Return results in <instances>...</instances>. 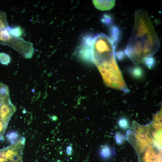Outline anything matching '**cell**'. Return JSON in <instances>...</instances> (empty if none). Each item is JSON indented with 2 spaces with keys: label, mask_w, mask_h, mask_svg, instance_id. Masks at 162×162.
Listing matches in <instances>:
<instances>
[{
  "label": "cell",
  "mask_w": 162,
  "mask_h": 162,
  "mask_svg": "<svg viewBox=\"0 0 162 162\" xmlns=\"http://www.w3.org/2000/svg\"><path fill=\"white\" fill-rule=\"evenodd\" d=\"M160 42L150 16L145 10L135 13L134 25L124 52L136 65L156 53Z\"/></svg>",
  "instance_id": "6da1fadb"
},
{
  "label": "cell",
  "mask_w": 162,
  "mask_h": 162,
  "mask_svg": "<svg viewBox=\"0 0 162 162\" xmlns=\"http://www.w3.org/2000/svg\"><path fill=\"white\" fill-rule=\"evenodd\" d=\"M91 40L89 59L97 67L106 85L119 84L123 78L116 59L112 41L103 33L97 34Z\"/></svg>",
  "instance_id": "7a4b0ae2"
},
{
  "label": "cell",
  "mask_w": 162,
  "mask_h": 162,
  "mask_svg": "<svg viewBox=\"0 0 162 162\" xmlns=\"http://www.w3.org/2000/svg\"><path fill=\"white\" fill-rule=\"evenodd\" d=\"M16 108L10 100L8 87L0 83V125L7 127Z\"/></svg>",
  "instance_id": "3957f363"
},
{
  "label": "cell",
  "mask_w": 162,
  "mask_h": 162,
  "mask_svg": "<svg viewBox=\"0 0 162 162\" xmlns=\"http://www.w3.org/2000/svg\"><path fill=\"white\" fill-rule=\"evenodd\" d=\"M25 139L22 137L9 146L0 150V162H14L22 161L23 150Z\"/></svg>",
  "instance_id": "277c9868"
},
{
  "label": "cell",
  "mask_w": 162,
  "mask_h": 162,
  "mask_svg": "<svg viewBox=\"0 0 162 162\" xmlns=\"http://www.w3.org/2000/svg\"><path fill=\"white\" fill-rule=\"evenodd\" d=\"M93 2L95 7L101 10H110L113 7L115 4L114 0H93Z\"/></svg>",
  "instance_id": "5b68a950"
},
{
  "label": "cell",
  "mask_w": 162,
  "mask_h": 162,
  "mask_svg": "<svg viewBox=\"0 0 162 162\" xmlns=\"http://www.w3.org/2000/svg\"><path fill=\"white\" fill-rule=\"evenodd\" d=\"M6 29L9 35L14 37H20L23 34V30L19 26L13 28L8 26Z\"/></svg>",
  "instance_id": "8992f818"
},
{
  "label": "cell",
  "mask_w": 162,
  "mask_h": 162,
  "mask_svg": "<svg viewBox=\"0 0 162 162\" xmlns=\"http://www.w3.org/2000/svg\"><path fill=\"white\" fill-rule=\"evenodd\" d=\"M12 37H14L9 35L6 28L0 32V40L2 41L6 42L10 41Z\"/></svg>",
  "instance_id": "52a82bcc"
},
{
  "label": "cell",
  "mask_w": 162,
  "mask_h": 162,
  "mask_svg": "<svg viewBox=\"0 0 162 162\" xmlns=\"http://www.w3.org/2000/svg\"><path fill=\"white\" fill-rule=\"evenodd\" d=\"M100 153L101 155L103 157L107 158L110 154L111 151L110 148L106 145L102 146L100 148Z\"/></svg>",
  "instance_id": "ba28073f"
},
{
  "label": "cell",
  "mask_w": 162,
  "mask_h": 162,
  "mask_svg": "<svg viewBox=\"0 0 162 162\" xmlns=\"http://www.w3.org/2000/svg\"><path fill=\"white\" fill-rule=\"evenodd\" d=\"M10 58L9 55L4 53H0V62L4 64H8L10 62Z\"/></svg>",
  "instance_id": "9c48e42d"
},
{
  "label": "cell",
  "mask_w": 162,
  "mask_h": 162,
  "mask_svg": "<svg viewBox=\"0 0 162 162\" xmlns=\"http://www.w3.org/2000/svg\"><path fill=\"white\" fill-rule=\"evenodd\" d=\"M6 16L3 13H0V32L7 26Z\"/></svg>",
  "instance_id": "30bf717a"
},
{
  "label": "cell",
  "mask_w": 162,
  "mask_h": 162,
  "mask_svg": "<svg viewBox=\"0 0 162 162\" xmlns=\"http://www.w3.org/2000/svg\"><path fill=\"white\" fill-rule=\"evenodd\" d=\"M19 137V134L15 132H10L7 135L8 138L11 144L16 141V140H17Z\"/></svg>",
  "instance_id": "8fae6325"
},
{
  "label": "cell",
  "mask_w": 162,
  "mask_h": 162,
  "mask_svg": "<svg viewBox=\"0 0 162 162\" xmlns=\"http://www.w3.org/2000/svg\"><path fill=\"white\" fill-rule=\"evenodd\" d=\"M132 75L135 77L139 78L142 75V69L139 67L134 68L131 71Z\"/></svg>",
  "instance_id": "7c38bea8"
},
{
  "label": "cell",
  "mask_w": 162,
  "mask_h": 162,
  "mask_svg": "<svg viewBox=\"0 0 162 162\" xmlns=\"http://www.w3.org/2000/svg\"><path fill=\"white\" fill-rule=\"evenodd\" d=\"M116 140L118 144H121L124 140L125 138L124 135L120 132L116 134L115 136Z\"/></svg>",
  "instance_id": "4fadbf2b"
},
{
  "label": "cell",
  "mask_w": 162,
  "mask_h": 162,
  "mask_svg": "<svg viewBox=\"0 0 162 162\" xmlns=\"http://www.w3.org/2000/svg\"><path fill=\"white\" fill-rule=\"evenodd\" d=\"M144 61H145V64L148 67H152L154 66L155 64L154 60L151 56L146 58Z\"/></svg>",
  "instance_id": "5bb4252c"
},
{
  "label": "cell",
  "mask_w": 162,
  "mask_h": 162,
  "mask_svg": "<svg viewBox=\"0 0 162 162\" xmlns=\"http://www.w3.org/2000/svg\"><path fill=\"white\" fill-rule=\"evenodd\" d=\"M119 126L122 129H125L128 127V122L127 120L124 118L120 119L118 122Z\"/></svg>",
  "instance_id": "9a60e30c"
},
{
  "label": "cell",
  "mask_w": 162,
  "mask_h": 162,
  "mask_svg": "<svg viewBox=\"0 0 162 162\" xmlns=\"http://www.w3.org/2000/svg\"><path fill=\"white\" fill-rule=\"evenodd\" d=\"M66 152L67 154L69 156H71L73 152V148L71 145H69L66 147Z\"/></svg>",
  "instance_id": "2e32d148"
},
{
  "label": "cell",
  "mask_w": 162,
  "mask_h": 162,
  "mask_svg": "<svg viewBox=\"0 0 162 162\" xmlns=\"http://www.w3.org/2000/svg\"><path fill=\"white\" fill-rule=\"evenodd\" d=\"M14 162H22V161H16Z\"/></svg>",
  "instance_id": "e0dca14e"
}]
</instances>
